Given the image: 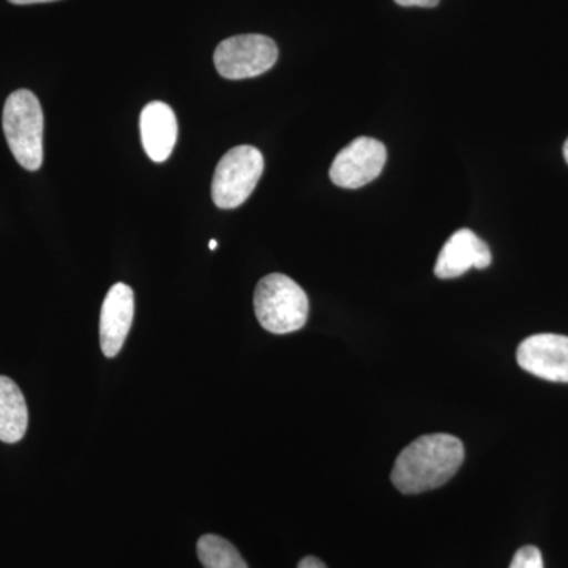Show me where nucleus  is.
I'll list each match as a JSON object with an SVG mask.
<instances>
[{"instance_id": "dca6fc26", "label": "nucleus", "mask_w": 568, "mask_h": 568, "mask_svg": "<svg viewBox=\"0 0 568 568\" xmlns=\"http://www.w3.org/2000/svg\"><path fill=\"white\" fill-rule=\"evenodd\" d=\"M14 6H32V3L58 2V0H9Z\"/></svg>"}, {"instance_id": "f3484780", "label": "nucleus", "mask_w": 568, "mask_h": 568, "mask_svg": "<svg viewBox=\"0 0 568 568\" xmlns=\"http://www.w3.org/2000/svg\"><path fill=\"white\" fill-rule=\"evenodd\" d=\"M564 159H566L568 164V140L566 141V144H564Z\"/></svg>"}, {"instance_id": "4468645a", "label": "nucleus", "mask_w": 568, "mask_h": 568, "mask_svg": "<svg viewBox=\"0 0 568 568\" xmlns=\"http://www.w3.org/2000/svg\"><path fill=\"white\" fill-rule=\"evenodd\" d=\"M402 7H422V9H433L439 3V0H395Z\"/></svg>"}, {"instance_id": "20e7f679", "label": "nucleus", "mask_w": 568, "mask_h": 568, "mask_svg": "<svg viewBox=\"0 0 568 568\" xmlns=\"http://www.w3.org/2000/svg\"><path fill=\"white\" fill-rule=\"evenodd\" d=\"M264 173V156L252 145L231 149L220 160L212 179V200L216 207H239L252 196Z\"/></svg>"}, {"instance_id": "f8f14e48", "label": "nucleus", "mask_w": 568, "mask_h": 568, "mask_svg": "<svg viewBox=\"0 0 568 568\" xmlns=\"http://www.w3.org/2000/svg\"><path fill=\"white\" fill-rule=\"evenodd\" d=\"M197 558L205 568H248L231 541L213 534L197 541Z\"/></svg>"}, {"instance_id": "6e6552de", "label": "nucleus", "mask_w": 568, "mask_h": 568, "mask_svg": "<svg viewBox=\"0 0 568 568\" xmlns=\"http://www.w3.org/2000/svg\"><path fill=\"white\" fill-rule=\"evenodd\" d=\"M493 256L489 246L474 231L459 230L440 250L435 265L437 278H458L470 268L489 267Z\"/></svg>"}, {"instance_id": "0eeeda50", "label": "nucleus", "mask_w": 568, "mask_h": 568, "mask_svg": "<svg viewBox=\"0 0 568 568\" xmlns=\"http://www.w3.org/2000/svg\"><path fill=\"white\" fill-rule=\"evenodd\" d=\"M517 362L525 372L540 379L568 383V336H529L518 346Z\"/></svg>"}, {"instance_id": "9d476101", "label": "nucleus", "mask_w": 568, "mask_h": 568, "mask_svg": "<svg viewBox=\"0 0 568 568\" xmlns=\"http://www.w3.org/2000/svg\"><path fill=\"white\" fill-rule=\"evenodd\" d=\"M141 141L149 159L163 163L170 159L178 142V119L173 108L163 102H152L141 112Z\"/></svg>"}, {"instance_id": "f03ea898", "label": "nucleus", "mask_w": 568, "mask_h": 568, "mask_svg": "<svg viewBox=\"0 0 568 568\" xmlns=\"http://www.w3.org/2000/svg\"><path fill=\"white\" fill-rule=\"evenodd\" d=\"M254 312L265 331L284 335L301 331L308 320L305 291L283 274L264 276L254 291Z\"/></svg>"}, {"instance_id": "f257e3e1", "label": "nucleus", "mask_w": 568, "mask_h": 568, "mask_svg": "<svg viewBox=\"0 0 568 568\" xmlns=\"http://www.w3.org/2000/svg\"><path fill=\"white\" fill-rule=\"evenodd\" d=\"M465 462L458 437L436 433L413 440L396 458L392 484L405 495H420L446 485Z\"/></svg>"}, {"instance_id": "2eb2a0df", "label": "nucleus", "mask_w": 568, "mask_h": 568, "mask_svg": "<svg viewBox=\"0 0 568 568\" xmlns=\"http://www.w3.org/2000/svg\"><path fill=\"white\" fill-rule=\"evenodd\" d=\"M297 568H327L323 560L315 558V556H308L298 562Z\"/></svg>"}, {"instance_id": "a211bd4d", "label": "nucleus", "mask_w": 568, "mask_h": 568, "mask_svg": "<svg viewBox=\"0 0 568 568\" xmlns=\"http://www.w3.org/2000/svg\"><path fill=\"white\" fill-rule=\"evenodd\" d=\"M216 245H219V244H216V241H211V244H209V248L215 250Z\"/></svg>"}, {"instance_id": "7ed1b4c3", "label": "nucleus", "mask_w": 568, "mask_h": 568, "mask_svg": "<svg viewBox=\"0 0 568 568\" xmlns=\"http://www.w3.org/2000/svg\"><path fill=\"white\" fill-rule=\"evenodd\" d=\"M3 133L11 153L24 170H40L43 163V110L31 91L11 93L3 106Z\"/></svg>"}, {"instance_id": "39448f33", "label": "nucleus", "mask_w": 568, "mask_h": 568, "mask_svg": "<svg viewBox=\"0 0 568 568\" xmlns=\"http://www.w3.org/2000/svg\"><path fill=\"white\" fill-rule=\"evenodd\" d=\"M278 48L265 36L248 33L222 41L213 54L216 71L226 80H246L265 73L275 65Z\"/></svg>"}, {"instance_id": "ddd939ff", "label": "nucleus", "mask_w": 568, "mask_h": 568, "mask_svg": "<svg viewBox=\"0 0 568 568\" xmlns=\"http://www.w3.org/2000/svg\"><path fill=\"white\" fill-rule=\"evenodd\" d=\"M508 568H545L544 556L540 549L528 545V547L519 548L511 559L510 567Z\"/></svg>"}, {"instance_id": "423d86ee", "label": "nucleus", "mask_w": 568, "mask_h": 568, "mask_svg": "<svg viewBox=\"0 0 568 568\" xmlns=\"http://www.w3.org/2000/svg\"><path fill=\"white\" fill-rule=\"evenodd\" d=\"M387 149L375 138H357L336 155L331 179L336 186L355 190L368 185L383 173Z\"/></svg>"}, {"instance_id": "1a4fd4ad", "label": "nucleus", "mask_w": 568, "mask_h": 568, "mask_svg": "<svg viewBox=\"0 0 568 568\" xmlns=\"http://www.w3.org/2000/svg\"><path fill=\"white\" fill-rule=\"evenodd\" d=\"M134 294L129 284L118 283L108 291L100 316V343L106 357L121 353L132 328Z\"/></svg>"}, {"instance_id": "9b49d317", "label": "nucleus", "mask_w": 568, "mask_h": 568, "mask_svg": "<svg viewBox=\"0 0 568 568\" xmlns=\"http://www.w3.org/2000/svg\"><path fill=\"white\" fill-rule=\"evenodd\" d=\"M28 424V405L21 388L10 377L0 376V440L20 443Z\"/></svg>"}]
</instances>
